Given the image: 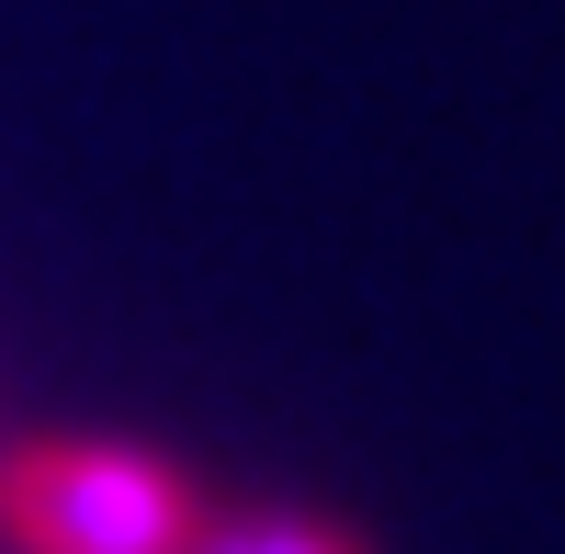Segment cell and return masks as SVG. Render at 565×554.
Masks as SVG:
<instances>
[{
  "mask_svg": "<svg viewBox=\"0 0 565 554\" xmlns=\"http://www.w3.org/2000/svg\"><path fill=\"white\" fill-rule=\"evenodd\" d=\"M204 554H362V543L317 532V521H238V532H204Z\"/></svg>",
  "mask_w": 565,
  "mask_h": 554,
  "instance_id": "2",
  "label": "cell"
},
{
  "mask_svg": "<svg viewBox=\"0 0 565 554\" xmlns=\"http://www.w3.org/2000/svg\"><path fill=\"white\" fill-rule=\"evenodd\" d=\"M0 521L34 554H181L193 543V498L148 452L34 441V452L0 465Z\"/></svg>",
  "mask_w": 565,
  "mask_h": 554,
  "instance_id": "1",
  "label": "cell"
}]
</instances>
